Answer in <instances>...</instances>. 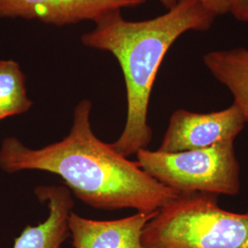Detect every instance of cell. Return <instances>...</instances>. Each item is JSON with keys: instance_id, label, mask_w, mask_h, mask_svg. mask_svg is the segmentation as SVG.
Returning <instances> with one entry per match:
<instances>
[{"instance_id": "5", "label": "cell", "mask_w": 248, "mask_h": 248, "mask_svg": "<svg viewBox=\"0 0 248 248\" xmlns=\"http://www.w3.org/2000/svg\"><path fill=\"white\" fill-rule=\"evenodd\" d=\"M246 119L235 103L218 111L198 113L175 110L157 150L178 153L211 147L222 142H234L243 131Z\"/></svg>"}, {"instance_id": "7", "label": "cell", "mask_w": 248, "mask_h": 248, "mask_svg": "<svg viewBox=\"0 0 248 248\" xmlns=\"http://www.w3.org/2000/svg\"><path fill=\"white\" fill-rule=\"evenodd\" d=\"M157 212V211H156ZM155 213H141L111 221H97L72 212L68 229L74 248H144L142 234Z\"/></svg>"}, {"instance_id": "9", "label": "cell", "mask_w": 248, "mask_h": 248, "mask_svg": "<svg viewBox=\"0 0 248 248\" xmlns=\"http://www.w3.org/2000/svg\"><path fill=\"white\" fill-rule=\"evenodd\" d=\"M207 69L230 91L248 124V49L212 51L204 55Z\"/></svg>"}, {"instance_id": "3", "label": "cell", "mask_w": 248, "mask_h": 248, "mask_svg": "<svg viewBox=\"0 0 248 248\" xmlns=\"http://www.w3.org/2000/svg\"><path fill=\"white\" fill-rule=\"evenodd\" d=\"M144 248H248V209L225 211L218 195L179 194L143 227Z\"/></svg>"}, {"instance_id": "8", "label": "cell", "mask_w": 248, "mask_h": 248, "mask_svg": "<svg viewBox=\"0 0 248 248\" xmlns=\"http://www.w3.org/2000/svg\"><path fill=\"white\" fill-rule=\"evenodd\" d=\"M35 194L47 202L49 216L37 226H27L15 239L13 248H62L70 236L68 218L75 202L70 190L63 186H39Z\"/></svg>"}, {"instance_id": "11", "label": "cell", "mask_w": 248, "mask_h": 248, "mask_svg": "<svg viewBox=\"0 0 248 248\" xmlns=\"http://www.w3.org/2000/svg\"><path fill=\"white\" fill-rule=\"evenodd\" d=\"M167 9H173L181 0H158ZM206 8L213 11L216 16L226 15L231 12L230 0H198Z\"/></svg>"}, {"instance_id": "2", "label": "cell", "mask_w": 248, "mask_h": 248, "mask_svg": "<svg viewBox=\"0 0 248 248\" xmlns=\"http://www.w3.org/2000/svg\"><path fill=\"white\" fill-rule=\"evenodd\" d=\"M216 17L198 0H181L167 13L142 21L126 20L118 10L82 35L85 46L112 53L124 72L127 120L119 139L110 143L118 154L128 157L148 148L153 139L148 106L161 63L180 36L210 30Z\"/></svg>"}, {"instance_id": "4", "label": "cell", "mask_w": 248, "mask_h": 248, "mask_svg": "<svg viewBox=\"0 0 248 248\" xmlns=\"http://www.w3.org/2000/svg\"><path fill=\"white\" fill-rule=\"evenodd\" d=\"M136 157L142 170L178 195L205 192L234 196L240 192V166L234 142L178 153L147 148L138 151Z\"/></svg>"}, {"instance_id": "10", "label": "cell", "mask_w": 248, "mask_h": 248, "mask_svg": "<svg viewBox=\"0 0 248 248\" xmlns=\"http://www.w3.org/2000/svg\"><path fill=\"white\" fill-rule=\"evenodd\" d=\"M31 106L19 64L13 60L0 61V121L27 112Z\"/></svg>"}, {"instance_id": "6", "label": "cell", "mask_w": 248, "mask_h": 248, "mask_svg": "<svg viewBox=\"0 0 248 248\" xmlns=\"http://www.w3.org/2000/svg\"><path fill=\"white\" fill-rule=\"evenodd\" d=\"M146 0H0V17L37 19L62 26L91 20L95 23L125 8Z\"/></svg>"}, {"instance_id": "1", "label": "cell", "mask_w": 248, "mask_h": 248, "mask_svg": "<svg viewBox=\"0 0 248 248\" xmlns=\"http://www.w3.org/2000/svg\"><path fill=\"white\" fill-rule=\"evenodd\" d=\"M91 108L90 100H81L69 134L43 148L31 149L17 138H6L0 168L8 173L41 170L55 174L80 201L96 209L155 213L175 200L176 191L98 139L90 124Z\"/></svg>"}, {"instance_id": "12", "label": "cell", "mask_w": 248, "mask_h": 248, "mask_svg": "<svg viewBox=\"0 0 248 248\" xmlns=\"http://www.w3.org/2000/svg\"><path fill=\"white\" fill-rule=\"evenodd\" d=\"M232 16L242 22H248V0H230Z\"/></svg>"}]
</instances>
